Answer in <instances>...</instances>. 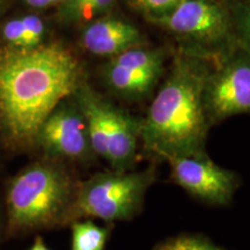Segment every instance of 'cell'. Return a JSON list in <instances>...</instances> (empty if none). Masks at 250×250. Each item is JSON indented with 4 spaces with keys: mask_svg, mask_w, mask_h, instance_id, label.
I'll return each mask as SVG.
<instances>
[{
    "mask_svg": "<svg viewBox=\"0 0 250 250\" xmlns=\"http://www.w3.org/2000/svg\"><path fill=\"white\" fill-rule=\"evenodd\" d=\"M81 83L79 61L61 43L0 49V126L6 138L14 145L36 140L50 114Z\"/></svg>",
    "mask_w": 250,
    "mask_h": 250,
    "instance_id": "1",
    "label": "cell"
},
{
    "mask_svg": "<svg viewBox=\"0 0 250 250\" xmlns=\"http://www.w3.org/2000/svg\"><path fill=\"white\" fill-rule=\"evenodd\" d=\"M208 71L191 56H180L170 76L139 123L145 147L162 159L204 154L208 118L204 107Z\"/></svg>",
    "mask_w": 250,
    "mask_h": 250,
    "instance_id": "2",
    "label": "cell"
},
{
    "mask_svg": "<svg viewBox=\"0 0 250 250\" xmlns=\"http://www.w3.org/2000/svg\"><path fill=\"white\" fill-rule=\"evenodd\" d=\"M73 186L62 168L39 162L21 171L7 191L8 213L19 227L57 223L76 201ZM77 195V193H76Z\"/></svg>",
    "mask_w": 250,
    "mask_h": 250,
    "instance_id": "3",
    "label": "cell"
},
{
    "mask_svg": "<svg viewBox=\"0 0 250 250\" xmlns=\"http://www.w3.org/2000/svg\"><path fill=\"white\" fill-rule=\"evenodd\" d=\"M152 180L151 171L98 174L77 190L74 208L104 221L127 220L139 211Z\"/></svg>",
    "mask_w": 250,
    "mask_h": 250,
    "instance_id": "4",
    "label": "cell"
},
{
    "mask_svg": "<svg viewBox=\"0 0 250 250\" xmlns=\"http://www.w3.org/2000/svg\"><path fill=\"white\" fill-rule=\"evenodd\" d=\"M152 22L204 48L224 45L233 35L232 17L217 0H183L167 15Z\"/></svg>",
    "mask_w": 250,
    "mask_h": 250,
    "instance_id": "5",
    "label": "cell"
},
{
    "mask_svg": "<svg viewBox=\"0 0 250 250\" xmlns=\"http://www.w3.org/2000/svg\"><path fill=\"white\" fill-rule=\"evenodd\" d=\"M204 107L208 122L250 112V57L243 54L228 58L204 85Z\"/></svg>",
    "mask_w": 250,
    "mask_h": 250,
    "instance_id": "6",
    "label": "cell"
},
{
    "mask_svg": "<svg viewBox=\"0 0 250 250\" xmlns=\"http://www.w3.org/2000/svg\"><path fill=\"white\" fill-rule=\"evenodd\" d=\"M175 183L190 195L214 205H226L236 189V176L204 154L166 159Z\"/></svg>",
    "mask_w": 250,
    "mask_h": 250,
    "instance_id": "7",
    "label": "cell"
},
{
    "mask_svg": "<svg viewBox=\"0 0 250 250\" xmlns=\"http://www.w3.org/2000/svg\"><path fill=\"white\" fill-rule=\"evenodd\" d=\"M64 102L44 121L36 140L51 155L71 160L85 159L93 151L85 116L78 103Z\"/></svg>",
    "mask_w": 250,
    "mask_h": 250,
    "instance_id": "8",
    "label": "cell"
},
{
    "mask_svg": "<svg viewBox=\"0 0 250 250\" xmlns=\"http://www.w3.org/2000/svg\"><path fill=\"white\" fill-rule=\"evenodd\" d=\"M142 40V34L136 26L118 18L93 20L81 34V43L87 51L110 58L139 46Z\"/></svg>",
    "mask_w": 250,
    "mask_h": 250,
    "instance_id": "9",
    "label": "cell"
},
{
    "mask_svg": "<svg viewBox=\"0 0 250 250\" xmlns=\"http://www.w3.org/2000/svg\"><path fill=\"white\" fill-rule=\"evenodd\" d=\"M102 114L107 137V160L116 170L132 164L138 148L139 123L126 112L102 99Z\"/></svg>",
    "mask_w": 250,
    "mask_h": 250,
    "instance_id": "10",
    "label": "cell"
},
{
    "mask_svg": "<svg viewBox=\"0 0 250 250\" xmlns=\"http://www.w3.org/2000/svg\"><path fill=\"white\" fill-rule=\"evenodd\" d=\"M162 71L136 70L110 62L104 68L108 86L127 99H142L154 88Z\"/></svg>",
    "mask_w": 250,
    "mask_h": 250,
    "instance_id": "11",
    "label": "cell"
},
{
    "mask_svg": "<svg viewBox=\"0 0 250 250\" xmlns=\"http://www.w3.org/2000/svg\"><path fill=\"white\" fill-rule=\"evenodd\" d=\"M107 239V228L92 221L76 223L72 226L71 250H103Z\"/></svg>",
    "mask_w": 250,
    "mask_h": 250,
    "instance_id": "12",
    "label": "cell"
},
{
    "mask_svg": "<svg viewBox=\"0 0 250 250\" xmlns=\"http://www.w3.org/2000/svg\"><path fill=\"white\" fill-rule=\"evenodd\" d=\"M230 17L234 34L250 57V0H237Z\"/></svg>",
    "mask_w": 250,
    "mask_h": 250,
    "instance_id": "13",
    "label": "cell"
},
{
    "mask_svg": "<svg viewBox=\"0 0 250 250\" xmlns=\"http://www.w3.org/2000/svg\"><path fill=\"white\" fill-rule=\"evenodd\" d=\"M154 250H223L208 240L195 235H180L170 237L159 243Z\"/></svg>",
    "mask_w": 250,
    "mask_h": 250,
    "instance_id": "14",
    "label": "cell"
},
{
    "mask_svg": "<svg viewBox=\"0 0 250 250\" xmlns=\"http://www.w3.org/2000/svg\"><path fill=\"white\" fill-rule=\"evenodd\" d=\"M183 0H131L132 5L149 21L167 15Z\"/></svg>",
    "mask_w": 250,
    "mask_h": 250,
    "instance_id": "15",
    "label": "cell"
},
{
    "mask_svg": "<svg viewBox=\"0 0 250 250\" xmlns=\"http://www.w3.org/2000/svg\"><path fill=\"white\" fill-rule=\"evenodd\" d=\"M24 29V49H33L43 44L45 24L39 15L27 14L21 17Z\"/></svg>",
    "mask_w": 250,
    "mask_h": 250,
    "instance_id": "16",
    "label": "cell"
},
{
    "mask_svg": "<svg viewBox=\"0 0 250 250\" xmlns=\"http://www.w3.org/2000/svg\"><path fill=\"white\" fill-rule=\"evenodd\" d=\"M116 1L117 0H83L74 17L73 22L105 14L116 4Z\"/></svg>",
    "mask_w": 250,
    "mask_h": 250,
    "instance_id": "17",
    "label": "cell"
},
{
    "mask_svg": "<svg viewBox=\"0 0 250 250\" xmlns=\"http://www.w3.org/2000/svg\"><path fill=\"white\" fill-rule=\"evenodd\" d=\"M1 36L7 45L24 49V29L21 18L6 21L2 26Z\"/></svg>",
    "mask_w": 250,
    "mask_h": 250,
    "instance_id": "18",
    "label": "cell"
},
{
    "mask_svg": "<svg viewBox=\"0 0 250 250\" xmlns=\"http://www.w3.org/2000/svg\"><path fill=\"white\" fill-rule=\"evenodd\" d=\"M83 0H64L61 5V17L66 22H73L78 9L80 8Z\"/></svg>",
    "mask_w": 250,
    "mask_h": 250,
    "instance_id": "19",
    "label": "cell"
},
{
    "mask_svg": "<svg viewBox=\"0 0 250 250\" xmlns=\"http://www.w3.org/2000/svg\"><path fill=\"white\" fill-rule=\"evenodd\" d=\"M23 1L34 8H45L50 6L48 0H23Z\"/></svg>",
    "mask_w": 250,
    "mask_h": 250,
    "instance_id": "20",
    "label": "cell"
},
{
    "mask_svg": "<svg viewBox=\"0 0 250 250\" xmlns=\"http://www.w3.org/2000/svg\"><path fill=\"white\" fill-rule=\"evenodd\" d=\"M30 250H49V249H48V247L44 245L43 240L41 239V237H37L35 243H34V246L31 247Z\"/></svg>",
    "mask_w": 250,
    "mask_h": 250,
    "instance_id": "21",
    "label": "cell"
},
{
    "mask_svg": "<svg viewBox=\"0 0 250 250\" xmlns=\"http://www.w3.org/2000/svg\"><path fill=\"white\" fill-rule=\"evenodd\" d=\"M49 1V5L52 6V5H61L64 0H48Z\"/></svg>",
    "mask_w": 250,
    "mask_h": 250,
    "instance_id": "22",
    "label": "cell"
}]
</instances>
